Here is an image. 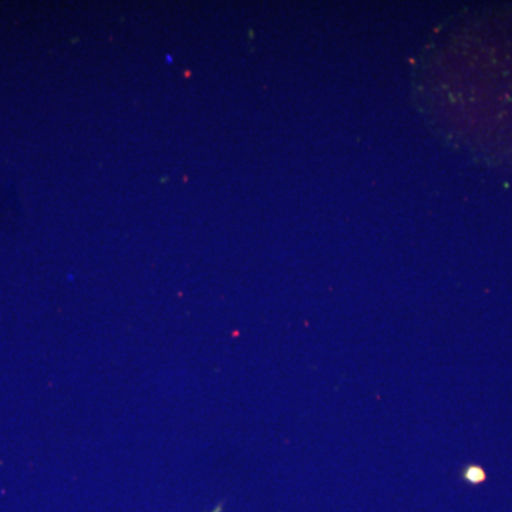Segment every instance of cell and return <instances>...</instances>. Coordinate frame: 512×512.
<instances>
[{"label": "cell", "mask_w": 512, "mask_h": 512, "mask_svg": "<svg viewBox=\"0 0 512 512\" xmlns=\"http://www.w3.org/2000/svg\"><path fill=\"white\" fill-rule=\"evenodd\" d=\"M464 477H466L467 481H470V483L473 484L481 483V481H483L485 478L484 471L478 467L468 468V470H466V474H464Z\"/></svg>", "instance_id": "obj_1"}]
</instances>
